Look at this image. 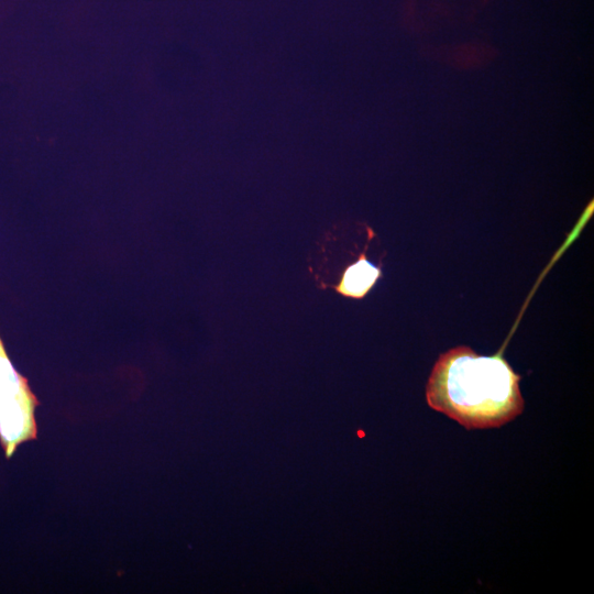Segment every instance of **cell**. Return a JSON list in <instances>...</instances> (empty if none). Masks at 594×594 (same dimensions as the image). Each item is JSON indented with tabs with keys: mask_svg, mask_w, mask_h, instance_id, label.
<instances>
[{
	"mask_svg": "<svg viewBox=\"0 0 594 594\" xmlns=\"http://www.w3.org/2000/svg\"><path fill=\"white\" fill-rule=\"evenodd\" d=\"M519 381L499 353L484 356L461 345L439 356L427 383L426 398L432 409L466 429L495 428L522 413Z\"/></svg>",
	"mask_w": 594,
	"mask_h": 594,
	"instance_id": "1",
	"label": "cell"
},
{
	"mask_svg": "<svg viewBox=\"0 0 594 594\" xmlns=\"http://www.w3.org/2000/svg\"><path fill=\"white\" fill-rule=\"evenodd\" d=\"M38 400L16 372L0 339V444L10 459L24 442L35 440Z\"/></svg>",
	"mask_w": 594,
	"mask_h": 594,
	"instance_id": "2",
	"label": "cell"
},
{
	"mask_svg": "<svg viewBox=\"0 0 594 594\" xmlns=\"http://www.w3.org/2000/svg\"><path fill=\"white\" fill-rule=\"evenodd\" d=\"M381 275V268L362 254L344 270L334 289L344 297L361 299L372 289Z\"/></svg>",
	"mask_w": 594,
	"mask_h": 594,
	"instance_id": "3",
	"label": "cell"
}]
</instances>
